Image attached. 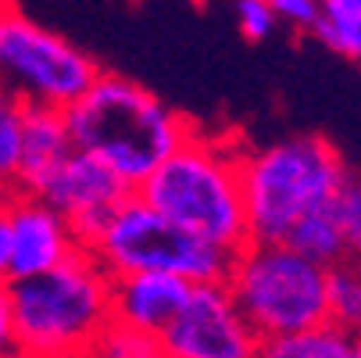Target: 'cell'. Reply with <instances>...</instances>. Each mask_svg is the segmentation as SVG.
Returning a JSON list of instances; mask_svg holds the SVG:
<instances>
[{"mask_svg": "<svg viewBox=\"0 0 361 358\" xmlns=\"http://www.w3.org/2000/svg\"><path fill=\"white\" fill-rule=\"evenodd\" d=\"M79 251V240L61 212H54L36 193H11L8 197V280L39 276L61 265L68 254Z\"/></svg>", "mask_w": 361, "mask_h": 358, "instance_id": "cell-10", "label": "cell"}, {"mask_svg": "<svg viewBox=\"0 0 361 358\" xmlns=\"http://www.w3.org/2000/svg\"><path fill=\"white\" fill-rule=\"evenodd\" d=\"M22 133H25V105L0 90V197L18 193Z\"/></svg>", "mask_w": 361, "mask_h": 358, "instance_id": "cell-15", "label": "cell"}, {"mask_svg": "<svg viewBox=\"0 0 361 358\" xmlns=\"http://www.w3.org/2000/svg\"><path fill=\"white\" fill-rule=\"evenodd\" d=\"M72 136L65 126V115L54 108L25 105V133H22V172H18V190H32L50 169H54L68 150Z\"/></svg>", "mask_w": 361, "mask_h": 358, "instance_id": "cell-12", "label": "cell"}, {"mask_svg": "<svg viewBox=\"0 0 361 358\" xmlns=\"http://www.w3.org/2000/svg\"><path fill=\"white\" fill-rule=\"evenodd\" d=\"M322 15L343 18V22H361V0H322Z\"/></svg>", "mask_w": 361, "mask_h": 358, "instance_id": "cell-23", "label": "cell"}, {"mask_svg": "<svg viewBox=\"0 0 361 358\" xmlns=\"http://www.w3.org/2000/svg\"><path fill=\"white\" fill-rule=\"evenodd\" d=\"M97 76L100 65L61 32L32 22L18 8L0 11V90L4 93L18 97L22 105L65 112L90 90Z\"/></svg>", "mask_w": 361, "mask_h": 358, "instance_id": "cell-7", "label": "cell"}, {"mask_svg": "<svg viewBox=\"0 0 361 358\" xmlns=\"http://www.w3.org/2000/svg\"><path fill=\"white\" fill-rule=\"evenodd\" d=\"M111 290L115 276L86 247L39 276L8 280L15 358H86L115 319Z\"/></svg>", "mask_w": 361, "mask_h": 358, "instance_id": "cell-3", "label": "cell"}, {"mask_svg": "<svg viewBox=\"0 0 361 358\" xmlns=\"http://www.w3.org/2000/svg\"><path fill=\"white\" fill-rule=\"evenodd\" d=\"M29 193L47 201L54 212H61L68 219L79 247H90L97 240V233L108 226L111 212L133 193V186L115 169L93 158L90 150L72 147Z\"/></svg>", "mask_w": 361, "mask_h": 358, "instance_id": "cell-9", "label": "cell"}, {"mask_svg": "<svg viewBox=\"0 0 361 358\" xmlns=\"http://www.w3.org/2000/svg\"><path fill=\"white\" fill-rule=\"evenodd\" d=\"M257 358H361V333H350L336 323H319L300 333L262 340Z\"/></svg>", "mask_w": 361, "mask_h": 358, "instance_id": "cell-13", "label": "cell"}, {"mask_svg": "<svg viewBox=\"0 0 361 358\" xmlns=\"http://www.w3.org/2000/svg\"><path fill=\"white\" fill-rule=\"evenodd\" d=\"M329 208H333V219L343 233L347 254L350 258H361V176L347 172V179L340 183Z\"/></svg>", "mask_w": 361, "mask_h": 358, "instance_id": "cell-18", "label": "cell"}, {"mask_svg": "<svg viewBox=\"0 0 361 358\" xmlns=\"http://www.w3.org/2000/svg\"><path fill=\"white\" fill-rule=\"evenodd\" d=\"M0 358H15V326H11L8 283H0Z\"/></svg>", "mask_w": 361, "mask_h": 358, "instance_id": "cell-22", "label": "cell"}, {"mask_svg": "<svg viewBox=\"0 0 361 358\" xmlns=\"http://www.w3.org/2000/svg\"><path fill=\"white\" fill-rule=\"evenodd\" d=\"M236 25L250 43H262L276 32L279 18L272 15L269 0H236Z\"/></svg>", "mask_w": 361, "mask_h": 358, "instance_id": "cell-20", "label": "cell"}, {"mask_svg": "<svg viewBox=\"0 0 361 358\" xmlns=\"http://www.w3.org/2000/svg\"><path fill=\"white\" fill-rule=\"evenodd\" d=\"M312 32H315V40H319L322 47L333 50V54H340V58L361 65V22H343V18L322 15Z\"/></svg>", "mask_w": 361, "mask_h": 358, "instance_id": "cell-19", "label": "cell"}, {"mask_svg": "<svg viewBox=\"0 0 361 358\" xmlns=\"http://www.w3.org/2000/svg\"><path fill=\"white\" fill-rule=\"evenodd\" d=\"M86 358H165V347L161 340L147 333V330H136L122 319H111L104 330L97 333L93 347Z\"/></svg>", "mask_w": 361, "mask_h": 358, "instance_id": "cell-17", "label": "cell"}, {"mask_svg": "<svg viewBox=\"0 0 361 358\" xmlns=\"http://www.w3.org/2000/svg\"><path fill=\"white\" fill-rule=\"evenodd\" d=\"M329 323L361 333V258H340L329 265Z\"/></svg>", "mask_w": 361, "mask_h": 358, "instance_id": "cell-16", "label": "cell"}, {"mask_svg": "<svg viewBox=\"0 0 361 358\" xmlns=\"http://www.w3.org/2000/svg\"><path fill=\"white\" fill-rule=\"evenodd\" d=\"M8 273V197H0V283Z\"/></svg>", "mask_w": 361, "mask_h": 358, "instance_id": "cell-24", "label": "cell"}, {"mask_svg": "<svg viewBox=\"0 0 361 358\" xmlns=\"http://www.w3.org/2000/svg\"><path fill=\"white\" fill-rule=\"evenodd\" d=\"M190 287H193L190 280L172 276V273H126V276H115V290H111L115 319L161 337V330L179 316Z\"/></svg>", "mask_w": 361, "mask_h": 358, "instance_id": "cell-11", "label": "cell"}, {"mask_svg": "<svg viewBox=\"0 0 361 358\" xmlns=\"http://www.w3.org/2000/svg\"><path fill=\"white\" fill-rule=\"evenodd\" d=\"M286 244L326 269L336 265L340 258H347V244H343V233L333 219V208L307 212L300 222H293V229L286 233Z\"/></svg>", "mask_w": 361, "mask_h": 358, "instance_id": "cell-14", "label": "cell"}, {"mask_svg": "<svg viewBox=\"0 0 361 358\" xmlns=\"http://www.w3.org/2000/svg\"><path fill=\"white\" fill-rule=\"evenodd\" d=\"M269 8L290 29H307V32L322 18V0H269Z\"/></svg>", "mask_w": 361, "mask_h": 358, "instance_id": "cell-21", "label": "cell"}, {"mask_svg": "<svg viewBox=\"0 0 361 358\" xmlns=\"http://www.w3.org/2000/svg\"><path fill=\"white\" fill-rule=\"evenodd\" d=\"M8 8H15V0H0V11H8Z\"/></svg>", "mask_w": 361, "mask_h": 358, "instance_id": "cell-25", "label": "cell"}, {"mask_svg": "<svg viewBox=\"0 0 361 358\" xmlns=\"http://www.w3.org/2000/svg\"><path fill=\"white\" fill-rule=\"evenodd\" d=\"M61 115L72 143L115 169L133 190L193 133V122L169 108L158 93L104 68Z\"/></svg>", "mask_w": 361, "mask_h": 358, "instance_id": "cell-1", "label": "cell"}, {"mask_svg": "<svg viewBox=\"0 0 361 358\" xmlns=\"http://www.w3.org/2000/svg\"><path fill=\"white\" fill-rule=\"evenodd\" d=\"M240 155L243 140L236 133H204L193 126V133L136 186V193L183 229L236 254L250 244Z\"/></svg>", "mask_w": 361, "mask_h": 358, "instance_id": "cell-2", "label": "cell"}, {"mask_svg": "<svg viewBox=\"0 0 361 358\" xmlns=\"http://www.w3.org/2000/svg\"><path fill=\"white\" fill-rule=\"evenodd\" d=\"M165 358H257L262 337L240 316L226 280L193 283L179 316L161 330Z\"/></svg>", "mask_w": 361, "mask_h": 358, "instance_id": "cell-8", "label": "cell"}, {"mask_svg": "<svg viewBox=\"0 0 361 358\" xmlns=\"http://www.w3.org/2000/svg\"><path fill=\"white\" fill-rule=\"evenodd\" d=\"M111 276L172 273L190 283H215L229 276L233 254L183 229L133 190L111 212L108 226L86 247Z\"/></svg>", "mask_w": 361, "mask_h": 358, "instance_id": "cell-6", "label": "cell"}, {"mask_svg": "<svg viewBox=\"0 0 361 358\" xmlns=\"http://www.w3.org/2000/svg\"><path fill=\"white\" fill-rule=\"evenodd\" d=\"M226 287L262 340L329 323V269L286 240L243 244L233 254Z\"/></svg>", "mask_w": 361, "mask_h": 358, "instance_id": "cell-5", "label": "cell"}, {"mask_svg": "<svg viewBox=\"0 0 361 358\" xmlns=\"http://www.w3.org/2000/svg\"><path fill=\"white\" fill-rule=\"evenodd\" d=\"M347 172L340 150L319 133L243 147L240 186L250 240H286L307 212L329 208Z\"/></svg>", "mask_w": 361, "mask_h": 358, "instance_id": "cell-4", "label": "cell"}]
</instances>
